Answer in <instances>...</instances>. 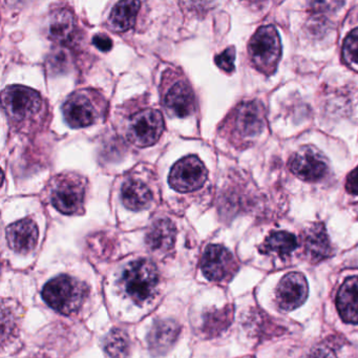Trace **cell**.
<instances>
[{
	"label": "cell",
	"mask_w": 358,
	"mask_h": 358,
	"mask_svg": "<svg viewBox=\"0 0 358 358\" xmlns=\"http://www.w3.org/2000/svg\"><path fill=\"white\" fill-rule=\"evenodd\" d=\"M165 108L167 112L177 118H186L196 108L194 92L185 83H178L169 90L165 97Z\"/></svg>",
	"instance_id": "obj_16"
},
{
	"label": "cell",
	"mask_w": 358,
	"mask_h": 358,
	"mask_svg": "<svg viewBox=\"0 0 358 358\" xmlns=\"http://www.w3.org/2000/svg\"><path fill=\"white\" fill-rule=\"evenodd\" d=\"M208 171L204 163L196 156H188L178 161L169 173L171 187L179 192H192L200 189L207 180Z\"/></svg>",
	"instance_id": "obj_6"
},
{
	"label": "cell",
	"mask_w": 358,
	"mask_h": 358,
	"mask_svg": "<svg viewBox=\"0 0 358 358\" xmlns=\"http://www.w3.org/2000/svg\"><path fill=\"white\" fill-rule=\"evenodd\" d=\"M62 113L66 123L73 129H83L95 122V108L83 93L71 95L62 106Z\"/></svg>",
	"instance_id": "obj_13"
},
{
	"label": "cell",
	"mask_w": 358,
	"mask_h": 358,
	"mask_svg": "<svg viewBox=\"0 0 358 358\" xmlns=\"http://www.w3.org/2000/svg\"><path fill=\"white\" fill-rule=\"evenodd\" d=\"M336 306L343 322L358 324V276L343 282L337 293Z\"/></svg>",
	"instance_id": "obj_17"
},
{
	"label": "cell",
	"mask_w": 358,
	"mask_h": 358,
	"mask_svg": "<svg viewBox=\"0 0 358 358\" xmlns=\"http://www.w3.org/2000/svg\"><path fill=\"white\" fill-rule=\"evenodd\" d=\"M301 244L306 257L311 263H320L332 255V246L324 224L309 226L303 231Z\"/></svg>",
	"instance_id": "obj_12"
},
{
	"label": "cell",
	"mask_w": 358,
	"mask_h": 358,
	"mask_svg": "<svg viewBox=\"0 0 358 358\" xmlns=\"http://www.w3.org/2000/svg\"><path fill=\"white\" fill-rule=\"evenodd\" d=\"M76 22L68 10H58L52 14L49 22V37L55 43H66L74 37Z\"/></svg>",
	"instance_id": "obj_20"
},
{
	"label": "cell",
	"mask_w": 358,
	"mask_h": 358,
	"mask_svg": "<svg viewBox=\"0 0 358 358\" xmlns=\"http://www.w3.org/2000/svg\"><path fill=\"white\" fill-rule=\"evenodd\" d=\"M39 230L31 219L20 220L7 228V240L10 248L18 253H28L36 247Z\"/></svg>",
	"instance_id": "obj_14"
},
{
	"label": "cell",
	"mask_w": 358,
	"mask_h": 358,
	"mask_svg": "<svg viewBox=\"0 0 358 358\" xmlns=\"http://www.w3.org/2000/svg\"><path fill=\"white\" fill-rule=\"evenodd\" d=\"M89 294L85 282L69 275H59L50 280L43 290L45 303L59 313L71 315L76 313Z\"/></svg>",
	"instance_id": "obj_1"
},
{
	"label": "cell",
	"mask_w": 358,
	"mask_h": 358,
	"mask_svg": "<svg viewBox=\"0 0 358 358\" xmlns=\"http://www.w3.org/2000/svg\"><path fill=\"white\" fill-rule=\"evenodd\" d=\"M104 348L110 358H127L131 350V339L125 331L115 328L106 336Z\"/></svg>",
	"instance_id": "obj_24"
},
{
	"label": "cell",
	"mask_w": 358,
	"mask_h": 358,
	"mask_svg": "<svg viewBox=\"0 0 358 358\" xmlns=\"http://www.w3.org/2000/svg\"><path fill=\"white\" fill-rule=\"evenodd\" d=\"M41 95L30 87L12 85L3 93V106L10 118L17 121L32 118L41 110Z\"/></svg>",
	"instance_id": "obj_5"
},
{
	"label": "cell",
	"mask_w": 358,
	"mask_h": 358,
	"mask_svg": "<svg viewBox=\"0 0 358 358\" xmlns=\"http://www.w3.org/2000/svg\"><path fill=\"white\" fill-rule=\"evenodd\" d=\"M160 276L158 268L150 259H139L125 267L122 285L127 294L137 303L152 299L158 288Z\"/></svg>",
	"instance_id": "obj_2"
},
{
	"label": "cell",
	"mask_w": 358,
	"mask_h": 358,
	"mask_svg": "<svg viewBox=\"0 0 358 358\" xmlns=\"http://www.w3.org/2000/svg\"><path fill=\"white\" fill-rule=\"evenodd\" d=\"M308 358H335V356L331 350L317 348V349L312 350Z\"/></svg>",
	"instance_id": "obj_30"
},
{
	"label": "cell",
	"mask_w": 358,
	"mask_h": 358,
	"mask_svg": "<svg viewBox=\"0 0 358 358\" xmlns=\"http://www.w3.org/2000/svg\"><path fill=\"white\" fill-rule=\"evenodd\" d=\"M141 3L139 1H120L115 6L108 17V24L115 32L123 33L135 26Z\"/></svg>",
	"instance_id": "obj_21"
},
{
	"label": "cell",
	"mask_w": 358,
	"mask_h": 358,
	"mask_svg": "<svg viewBox=\"0 0 358 358\" xmlns=\"http://www.w3.org/2000/svg\"><path fill=\"white\" fill-rule=\"evenodd\" d=\"M234 317V309L231 306L223 309H213L205 314L203 320V332L213 337L225 331L230 326Z\"/></svg>",
	"instance_id": "obj_23"
},
{
	"label": "cell",
	"mask_w": 358,
	"mask_h": 358,
	"mask_svg": "<svg viewBox=\"0 0 358 358\" xmlns=\"http://www.w3.org/2000/svg\"><path fill=\"white\" fill-rule=\"evenodd\" d=\"M93 43L97 49L102 52H108L113 48L112 39L104 34L95 35L93 38Z\"/></svg>",
	"instance_id": "obj_28"
},
{
	"label": "cell",
	"mask_w": 358,
	"mask_h": 358,
	"mask_svg": "<svg viewBox=\"0 0 358 358\" xmlns=\"http://www.w3.org/2000/svg\"><path fill=\"white\" fill-rule=\"evenodd\" d=\"M234 127L241 137L255 138L265 127V113L259 102L249 101L241 104L236 110Z\"/></svg>",
	"instance_id": "obj_11"
},
{
	"label": "cell",
	"mask_w": 358,
	"mask_h": 358,
	"mask_svg": "<svg viewBox=\"0 0 358 358\" xmlns=\"http://www.w3.org/2000/svg\"><path fill=\"white\" fill-rule=\"evenodd\" d=\"M53 206L64 215H75L83 209L85 187L71 179L62 180L52 190Z\"/></svg>",
	"instance_id": "obj_10"
},
{
	"label": "cell",
	"mask_w": 358,
	"mask_h": 358,
	"mask_svg": "<svg viewBox=\"0 0 358 358\" xmlns=\"http://www.w3.org/2000/svg\"><path fill=\"white\" fill-rule=\"evenodd\" d=\"M177 229L169 219H159L152 223L146 234V244L154 251H169L176 242Z\"/></svg>",
	"instance_id": "obj_18"
},
{
	"label": "cell",
	"mask_w": 358,
	"mask_h": 358,
	"mask_svg": "<svg viewBox=\"0 0 358 358\" xmlns=\"http://www.w3.org/2000/svg\"><path fill=\"white\" fill-rule=\"evenodd\" d=\"M248 53L257 71L266 76L273 74L282 55V45L276 29L272 26L261 27L249 41Z\"/></svg>",
	"instance_id": "obj_3"
},
{
	"label": "cell",
	"mask_w": 358,
	"mask_h": 358,
	"mask_svg": "<svg viewBox=\"0 0 358 358\" xmlns=\"http://www.w3.org/2000/svg\"><path fill=\"white\" fill-rule=\"evenodd\" d=\"M121 198L127 209L139 211L150 206L152 194L150 188L143 182L139 180H129L123 184Z\"/></svg>",
	"instance_id": "obj_19"
},
{
	"label": "cell",
	"mask_w": 358,
	"mask_h": 358,
	"mask_svg": "<svg viewBox=\"0 0 358 358\" xmlns=\"http://www.w3.org/2000/svg\"><path fill=\"white\" fill-rule=\"evenodd\" d=\"M297 238L294 234L287 231H275L270 234L261 246V251L265 255H273L274 257H290L291 253L297 248Z\"/></svg>",
	"instance_id": "obj_22"
},
{
	"label": "cell",
	"mask_w": 358,
	"mask_h": 358,
	"mask_svg": "<svg viewBox=\"0 0 358 358\" xmlns=\"http://www.w3.org/2000/svg\"><path fill=\"white\" fill-rule=\"evenodd\" d=\"M308 296V282L303 274L290 272L278 282L275 301L284 311H292L301 307Z\"/></svg>",
	"instance_id": "obj_9"
},
{
	"label": "cell",
	"mask_w": 358,
	"mask_h": 358,
	"mask_svg": "<svg viewBox=\"0 0 358 358\" xmlns=\"http://www.w3.org/2000/svg\"><path fill=\"white\" fill-rule=\"evenodd\" d=\"M234 60H236L234 48H228L223 53L215 57V64L224 72L231 73L234 70Z\"/></svg>",
	"instance_id": "obj_26"
},
{
	"label": "cell",
	"mask_w": 358,
	"mask_h": 358,
	"mask_svg": "<svg viewBox=\"0 0 358 358\" xmlns=\"http://www.w3.org/2000/svg\"><path fill=\"white\" fill-rule=\"evenodd\" d=\"M180 326L173 320H161L155 322L148 336V347L152 355L166 354L177 341Z\"/></svg>",
	"instance_id": "obj_15"
},
{
	"label": "cell",
	"mask_w": 358,
	"mask_h": 358,
	"mask_svg": "<svg viewBox=\"0 0 358 358\" xmlns=\"http://www.w3.org/2000/svg\"><path fill=\"white\" fill-rule=\"evenodd\" d=\"M343 56L345 62L351 68L358 69V29L352 31L343 47Z\"/></svg>",
	"instance_id": "obj_25"
},
{
	"label": "cell",
	"mask_w": 358,
	"mask_h": 358,
	"mask_svg": "<svg viewBox=\"0 0 358 358\" xmlns=\"http://www.w3.org/2000/svg\"><path fill=\"white\" fill-rule=\"evenodd\" d=\"M345 189L350 194H358V166L348 176Z\"/></svg>",
	"instance_id": "obj_29"
},
{
	"label": "cell",
	"mask_w": 358,
	"mask_h": 358,
	"mask_svg": "<svg viewBox=\"0 0 358 358\" xmlns=\"http://www.w3.org/2000/svg\"><path fill=\"white\" fill-rule=\"evenodd\" d=\"M69 62V56L66 52L62 50H58L54 55L51 56L50 59V68L52 70L59 71L60 69H64L66 66V62Z\"/></svg>",
	"instance_id": "obj_27"
},
{
	"label": "cell",
	"mask_w": 358,
	"mask_h": 358,
	"mask_svg": "<svg viewBox=\"0 0 358 358\" xmlns=\"http://www.w3.org/2000/svg\"><path fill=\"white\" fill-rule=\"evenodd\" d=\"M292 173L305 182H317L324 179L328 173L326 157L312 145H303L289 161Z\"/></svg>",
	"instance_id": "obj_7"
},
{
	"label": "cell",
	"mask_w": 358,
	"mask_h": 358,
	"mask_svg": "<svg viewBox=\"0 0 358 358\" xmlns=\"http://www.w3.org/2000/svg\"><path fill=\"white\" fill-rule=\"evenodd\" d=\"M238 264L232 253L222 245H209L201 261L205 278L213 282L229 280L238 271Z\"/></svg>",
	"instance_id": "obj_8"
},
{
	"label": "cell",
	"mask_w": 358,
	"mask_h": 358,
	"mask_svg": "<svg viewBox=\"0 0 358 358\" xmlns=\"http://www.w3.org/2000/svg\"><path fill=\"white\" fill-rule=\"evenodd\" d=\"M164 131L162 114L156 110H144L131 117L127 124L129 141L139 148L154 145Z\"/></svg>",
	"instance_id": "obj_4"
}]
</instances>
